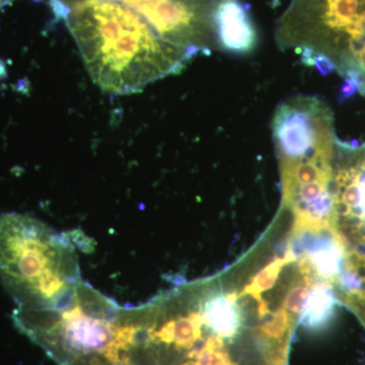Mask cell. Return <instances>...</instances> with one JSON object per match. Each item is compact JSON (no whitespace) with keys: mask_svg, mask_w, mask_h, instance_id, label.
<instances>
[{"mask_svg":"<svg viewBox=\"0 0 365 365\" xmlns=\"http://www.w3.org/2000/svg\"><path fill=\"white\" fill-rule=\"evenodd\" d=\"M356 86L349 79H345L344 85L341 88L340 98L341 101H345L346 98H351L356 93Z\"/></svg>","mask_w":365,"mask_h":365,"instance_id":"13","label":"cell"},{"mask_svg":"<svg viewBox=\"0 0 365 365\" xmlns=\"http://www.w3.org/2000/svg\"><path fill=\"white\" fill-rule=\"evenodd\" d=\"M294 257H289V253H287V258L277 259L272 262L267 267L264 268L261 272L257 274L256 277L254 278L251 287L247 288L250 294H260L266 290L270 289L273 287L274 283L277 279L278 275L282 266L287 262L292 261Z\"/></svg>","mask_w":365,"mask_h":365,"instance_id":"9","label":"cell"},{"mask_svg":"<svg viewBox=\"0 0 365 365\" xmlns=\"http://www.w3.org/2000/svg\"><path fill=\"white\" fill-rule=\"evenodd\" d=\"M73 235L30 215H0V279L16 307L55 306L83 280Z\"/></svg>","mask_w":365,"mask_h":365,"instance_id":"3","label":"cell"},{"mask_svg":"<svg viewBox=\"0 0 365 365\" xmlns=\"http://www.w3.org/2000/svg\"><path fill=\"white\" fill-rule=\"evenodd\" d=\"M356 179L359 190V202L354 215L360 216L365 222V168L356 170Z\"/></svg>","mask_w":365,"mask_h":365,"instance_id":"11","label":"cell"},{"mask_svg":"<svg viewBox=\"0 0 365 365\" xmlns=\"http://www.w3.org/2000/svg\"><path fill=\"white\" fill-rule=\"evenodd\" d=\"M13 319L58 365H134L135 307L119 306L86 281L55 306L16 307Z\"/></svg>","mask_w":365,"mask_h":365,"instance_id":"2","label":"cell"},{"mask_svg":"<svg viewBox=\"0 0 365 365\" xmlns=\"http://www.w3.org/2000/svg\"><path fill=\"white\" fill-rule=\"evenodd\" d=\"M138 14L168 42L194 54L222 51L216 13L222 0H117Z\"/></svg>","mask_w":365,"mask_h":365,"instance_id":"4","label":"cell"},{"mask_svg":"<svg viewBox=\"0 0 365 365\" xmlns=\"http://www.w3.org/2000/svg\"><path fill=\"white\" fill-rule=\"evenodd\" d=\"M309 290L306 287L292 288L285 299V307L294 314H302L306 307Z\"/></svg>","mask_w":365,"mask_h":365,"instance_id":"10","label":"cell"},{"mask_svg":"<svg viewBox=\"0 0 365 365\" xmlns=\"http://www.w3.org/2000/svg\"><path fill=\"white\" fill-rule=\"evenodd\" d=\"M300 253H309V261L319 275L335 277L343 268V250L339 244L325 235H304L297 245Z\"/></svg>","mask_w":365,"mask_h":365,"instance_id":"7","label":"cell"},{"mask_svg":"<svg viewBox=\"0 0 365 365\" xmlns=\"http://www.w3.org/2000/svg\"><path fill=\"white\" fill-rule=\"evenodd\" d=\"M11 1V0H0V7L4 6V4H6L7 2Z\"/></svg>","mask_w":365,"mask_h":365,"instance_id":"14","label":"cell"},{"mask_svg":"<svg viewBox=\"0 0 365 365\" xmlns=\"http://www.w3.org/2000/svg\"><path fill=\"white\" fill-rule=\"evenodd\" d=\"M199 311L204 325L211 333L225 341H232L239 335L242 317L235 294L209 295Z\"/></svg>","mask_w":365,"mask_h":365,"instance_id":"6","label":"cell"},{"mask_svg":"<svg viewBox=\"0 0 365 365\" xmlns=\"http://www.w3.org/2000/svg\"><path fill=\"white\" fill-rule=\"evenodd\" d=\"M337 304V299L330 285L326 283L314 285L300 316V325L307 330H322L333 319Z\"/></svg>","mask_w":365,"mask_h":365,"instance_id":"8","label":"cell"},{"mask_svg":"<svg viewBox=\"0 0 365 365\" xmlns=\"http://www.w3.org/2000/svg\"><path fill=\"white\" fill-rule=\"evenodd\" d=\"M218 41L222 51L249 54L258 42L250 9L242 0H222L216 13Z\"/></svg>","mask_w":365,"mask_h":365,"instance_id":"5","label":"cell"},{"mask_svg":"<svg viewBox=\"0 0 365 365\" xmlns=\"http://www.w3.org/2000/svg\"><path fill=\"white\" fill-rule=\"evenodd\" d=\"M341 284L347 292H356L361 289L362 282L357 274L347 272L341 276Z\"/></svg>","mask_w":365,"mask_h":365,"instance_id":"12","label":"cell"},{"mask_svg":"<svg viewBox=\"0 0 365 365\" xmlns=\"http://www.w3.org/2000/svg\"><path fill=\"white\" fill-rule=\"evenodd\" d=\"M98 88L128 95L179 73L193 52L168 42L117 0H90L64 19Z\"/></svg>","mask_w":365,"mask_h":365,"instance_id":"1","label":"cell"}]
</instances>
